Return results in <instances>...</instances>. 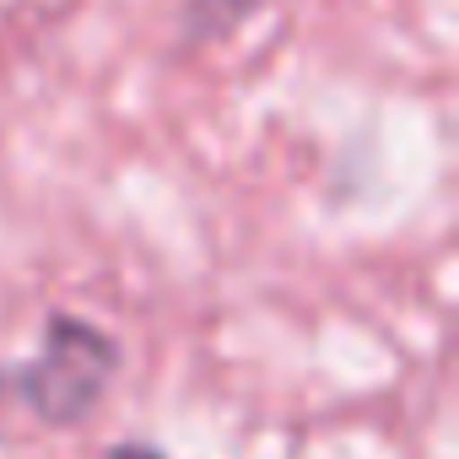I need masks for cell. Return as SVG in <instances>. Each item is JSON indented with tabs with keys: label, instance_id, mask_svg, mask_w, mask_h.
I'll return each instance as SVG.
<instances>
[{
	"label": "cell",
	"instance_id": "cell-1",
	"mask_svg": "<svg viewBox=\"0 0 459 459\" xmlns=\"http://www.w3.org/2000/svg\"><path fill=\"white\" fill-rule=\"evenodd\" d=\"M114 368H119V346L98 325H87L76 314H49L44 346L12 373V389L22 394V405L39 421L71 427L98 411Z\"/></svg>",
	"mask_w": 459,
	"mask_h": 459
},
{
	"label": "cell",
	"instance_id": "cell-2",
	"mask_svg": "<svg viewBox=\"0 0 459 459\" xmlns=\"http://www.w3.org/2000/svg\"><path fill=\"white\" fill-rule=\"evenodd\" d=\"M103 459H162L157 448H146V443H119V448H108Z\"/></svg>",
	"mask_w": 459,
	"mask_h": 459
}]
</instances>
